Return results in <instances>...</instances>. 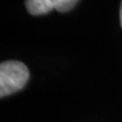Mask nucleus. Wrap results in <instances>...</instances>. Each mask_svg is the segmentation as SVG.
Here are the masks:
<instances>
[{
	"mask_svg": "<svg viewBox=\"0 0 122 122\" xmlns=\"http://www.w3.org/2000/svg\"><path fill=\"white\" fill-rule=\"evenodd\" d=\"M30 77L28 67L20 61H5L0 65V96H9L24 87Z\"/></svg>",
	"mask_w": 122,
	"mask_h": 122,
	"instance_id": "1",
	"label": "nucleus"
},
{
	"mask_svg": "<svg viewBox=\"0 0 122 122\" xmlns=\"http://www.w3.org/2000/svg\"><path fill=\"white\" fill-rule=\"evenodd\" d=\"M78 0H26L25 6L33 15H41L56 9L59 12H66L72 9Z\"/></svg>",
	"mask_w": 122,
	"mask_h": 122,
	"instance_id": "2",
	"label": "nucleus"
},
{
	"mask_svg": "<svg viewBox=\"0 0 122 122\" xmlns=\"http://www.w3.org/2000/svg\"><path fill=\"white\" fill-rule=\"evenodd\" d=\"M120 22H121V26H122V4H121V8H120Z\"/></svg>",
	"mask_w": 122,
	"mask_h": 122,
	"instance_id": "3",
	"label": "nucleus"
}]
</instances>
